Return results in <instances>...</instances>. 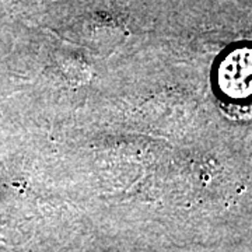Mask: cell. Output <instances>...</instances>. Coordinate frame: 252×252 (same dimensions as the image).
<instances>
[{
    "label": "cell",
    "mask_w": 252,
    "mask_h": 252,
    "mask_svg": "<svg viewBox=\"0 0 252 252\" xmlns=\"http://www.w3.org/2000/svg\"><path fill=\"white\" fill-rule=\"evenodd\" d=\"M237 1H241L244 4H248V6H251L252 7V0H237Z\"/></svg>",
    "instance_id": "cell-1"
}]
</instances>
